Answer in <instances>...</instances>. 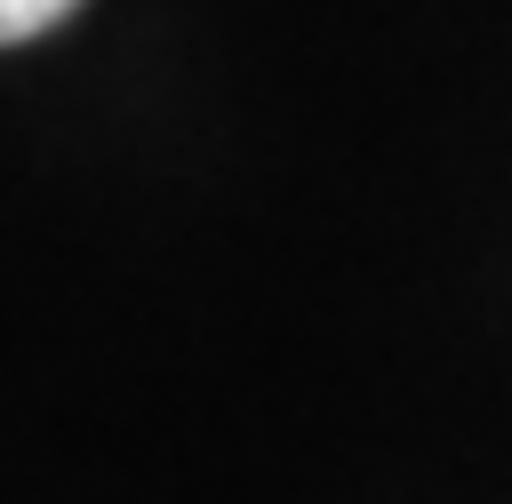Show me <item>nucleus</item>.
I'll return each instance as SVG.
<instances>
[{
    "instance_id": "obj_1",
    "label": "nucleus",
    "mask_w": 512,
    "mask_h": 504,
    "mask_svg": "<svg viewBox=\"0 0 512 504\" xmlns=\"http://www.w3.org/2000/svg\"><path fill=\"white\" fill-rule=\"evenodd\" d=\"M80 0H0V48H16V40H40L48 24H64Z\"/></svg>"
}]
</instances>
